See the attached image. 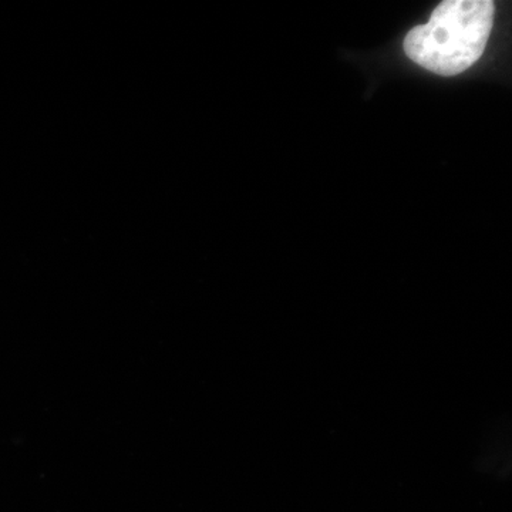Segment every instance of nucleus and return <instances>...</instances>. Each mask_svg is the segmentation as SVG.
<instances>
[{"label":"nucleus","instance_id":"f257e3e1","mask_svg":"<svg viewBox=\"0 0 512 512\" xmlns=\"http://www.w3.org/2000/svg\"><path fill=\"white\" fill-rule=\"evenodd\" d=\"M491 0H446L427 25L416 26L404 39L407 57L439 76L470 69L483 56L494 25Z\"/></svg>","mask_w":512,"mask_h":512}]
</instances>
